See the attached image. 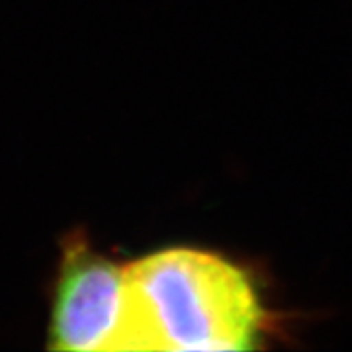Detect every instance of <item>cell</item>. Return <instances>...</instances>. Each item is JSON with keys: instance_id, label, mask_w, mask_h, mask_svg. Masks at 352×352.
<instances>
[{"instance_id": "2", "label": "cell", "mask_w": 352, "mask_h": 352, "mask_svg": "<svg viewBox=\"0 0 352 352\" xmlns=\"http://www.w3.org/2000/svg\"><path fill=\"white\" fill-rule=\"evenodd\" d=\"M126 307V266L98 252L85 233L63 243L50 325L55 351H116Z\"/></svg>"}, {"instance_id": "1", "label": "cell", "mask_w": 352, "mask_h": 352, "mask_svg": "<svg viewBox=\"0 0 352 352\" xmlns=\"http://www.w3.org/2000/svg\"><path fill=\"white\" fill-rule=\"evenodd\" d=\"M263 323L241 268L214 252L175 247L126 266L116 351H247Z\"/></svg>"}]
</instances>
